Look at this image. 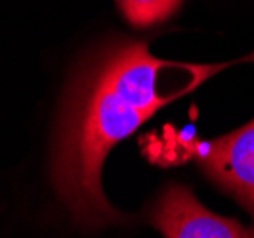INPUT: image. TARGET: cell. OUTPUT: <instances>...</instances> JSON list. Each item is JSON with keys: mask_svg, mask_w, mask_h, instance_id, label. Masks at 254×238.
<instances>
[{"mask_svg": "<svg viewBox=\"0 0 254 238\" xmlns=\"http://www.w3.org/2000/svg\"><path fill=\"white\" fill-rule=\"evenodd\" d=\"M149 223L165 238H254V227L212 213L178 183L161 192L149 212Z\"/></svg>", "mask_w": 254, "mask_h": 238, "instance_id": "obj_3", "label": "cell"}, {"mask_svg": "<svg viewBox=\"0 0 254 238\" xmlns=\"http://www.w3.org/2000/svg\"><path fill=\"white\" fill-rule=\"evenodd\" d=\"M184 0H117L119 8L132 27L147 29L159 25L178 12Z\"/></svg>", "mask_w": 254, "mask_h": 238, "instance_id": "obj_4", "label": "cell"}, {"mask_svg": "<svg viewBox=\"0 0 254 238\" xmlns=\"http://www.w3.org/2000/svg\"><path fill=\"white\" fill-rule=\"evenodd\" d=\"M228 65L165 61L145 42L128 38L102 48L82 65L64 99L52 156V183L76 225L100 229L127 221L103 194L107 154L157 111Z\"/></svg>", "mask_w": 254, "mask_h": 238, "instance_id": "obj_1", "label": "cell"}, {"mask_svg": "<svg viewBox=\"0 0 254 238\" xmlns=\"http://www.w3.org/2000/svg\"><path fill=\"white\" fill-rule=\"evenodd\" d=\"M193 152L206 177L254 217V118L214 141L195 145Z\"/></svg>", "mask_w": 254, "mask_h": 238, "instance_id": "obj_2", "label": "cell"}]
</instances>
